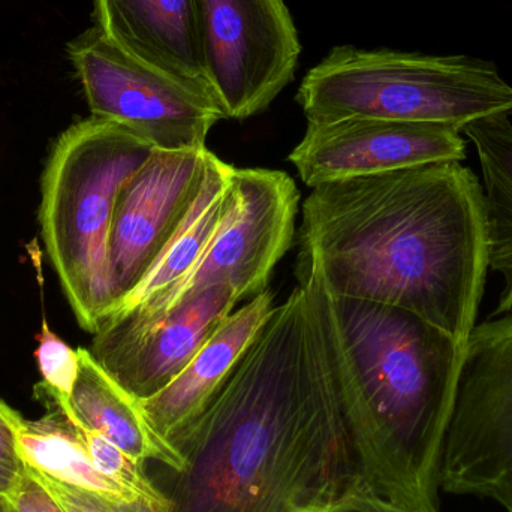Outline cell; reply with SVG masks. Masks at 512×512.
Listing matches in <instances>:
<instances>
[{
  "instance_id": "obj_1",
  "label": "cell",
  "mask_w": 512,
  "mask_h": 512,
  "mask_svg": "<svg viewBox=\"0 0 512 512\" xmlns=\"http://www.w3.org/2000/svg\"><path fill=\"white\" fill-rule=\"evenodd\" d=\"M165 512H328L363 486L336 381L300 285L203 412Z\"/></svg>"
},
{
  "instance_id": "obj_2",
  "label": "cell",
  "mask_w": 512,
  "mask_h": 512,
  "mask_svg": "<svg viewBox=\"0 0 512 512\" xmlns=\"http://www.w3.org/2000/svg\"><path fill=\"white\" fill-rule=\"evenodd\" d=\"M490 249L483 185L462 162H439L312 188L297 268L331 295L409 310L466 346Z\"/></svg>"
},
{
  "instance_id": "obj_3",
  "label": "cell",
  "mask_w": 512,
  "mask_h": 512,
  "mask_svg": "<svg viewBox=\"0 0 512 512\" xmlns=\"http://www.w3.org/2000/svg\"><path fill=\"white\" fill-rule=\"evenodd\" d=\"M297 276L363 486L405 510L439 512V460L465 346L409 310L331 295L307 268Z\"/></svg>"
},
{
  "instance_id": "obj_4",
  "label": "cell",
  "mask_w": 512,
  "mask_h": 512,
  "mask_svg": "<svg viewBox=\"0 0 512 512\" xmlns=\"http://www.w3.org/2000/svg\"><path fill=\"white\" fill-rule=\"evenodd\" d=\"M155 150L131 129L90 116L60 135L45 165L42 240L87 333L95 334L113 309L108 243L117 195Z\"/></svg>"
},
{
  "instance_id": "obj_5",
  "label": "cell",
  "mask_w": 512,
  "mask_h": 512,
  "mask_svg": "<svg viewBox=\"0 0 512 512\" xmlns=\"http://www.w3.org/2000/svg\"><path fill=\"white\" fill-rule=\"evenodd\" d=\"M307 123L345 119L435 123L462 129L512 117V86L477 57L361 50L343 45L313 66L297 96Z\"/></svg>"
},
{
  "instance_id": "obj_6",
  "label": "cell",
  "mask_w": 512,
  "mask_h": 512,
  "mask_svg": "<svg viewBox=\"0 0 512 512\" xmlns=\"http://www.w3.org/2000/svg\"><path fill=\"white\" fill-rule=\"evenodd\" d=\"M438 483L450 495L490 499L512 512V313L469 334Z\"/></svg>"
},
{
  "instance_id": "obj_7",
  "label": "cell",
  "mask_w": 512,
  "mask_h": 512,
  "mask_svg": "<svg viewBox=\"0 0 512 512\" xmlns=\"http://www.w3.org/2000/svg\"><path fill=\"white\" fill-rule=\"evenodd\" d=\"M236 180V212L192 270L158 297L126 312L111 313L98 330H138L224 283L236 289L240 300L267 291L274 267L294 240L300 191L283 171L236 168Z\"/></svg>"
},
{
  "instance_id": "obj_8",
  "label": "cell",
  "mask_w": 512,
  "mask_h": 512,
  "mask_svg": "<svg viewBox=\"0 0 512 512\" xmlns=\"http://www.w3.org/2000/svg\"><path fill=\"white\" fill-rule=\"evenodd\" d=\"M68 56L92 116L131 129L156 150H206L213 126L227 119L212 93L129 56L96 26L69 42Z\"/></svg>"
},
{
  "instance_id": "obj_9",
  "label": "cell",
  "mask_w": 512,
  "mask_h": 512,
  "mask_svg": "<svg viewBox=\"0 0 512 512\" xmlns=\"http://www.w3.org/2000/svg\"><path fill=\"white\" fill-rule=\"evenodd\" d=\"M200 12L207 80L227 119L267 110L301 51L285 0H200Z\"/></svg>"
},
{
  "instance_id": "obj_10",
  "label": "cell",
  "mask_w": 512,
  "mask_h": 512,
  "mask_svg": "<svg viewBox=\"0 0 512 512\" xmlns=\"http://www.w3.org/2000/svg\"><path fill=\"white\" fill-rule=\"evenodd\" d=\"M210 155L209 149L155 150L123 183L108 243L111 312L143 282L194 209L206 182Z\"/></svg>"
},
{
  "instance_id": "obj_11",
  "label": "cell",
  "mask_w": 512,
  "mask_h": 512,
  "mask_svg": "<svg viewBox=\"0 0 512 512\" xmlns=\"http://www.w3.org/2000/svg\"><path fill=\"white\" fill-rule=\"evenodd\" d=\"M466 143L459 129L435 123L345 119L307 123L289 162L309 188L439 162H462Z\"/></svg>"
},
{
  "instance_id": "obj_12",
  "label": "cell",
  "mask_w": 512,
  "mask_h": 512,
  "mask_svg": "<svg viewBox=\"0 0 512 512\" xmlns=\"http://www.w3.org/2000/svg\"><path fill=\"white\" fill-rule=\"evenodd\" d=\"M239 301L233 286H213L138 330L99 328L90 354L120 387L143 402L182 373Z\"/></svg>"
},
{
  "instance_id": "obj_13",
  "label": "cell",
  "mask_w": 512,
  "mask_h": 512,
  "mask_svg": "<svg viewBox=\"0 0 512 512\" xmlns=\"http://www.w3.org/2000/svg\"><path fill=\"white\" fill-rule=\"evenodd\" d=\"M93 6L96 27L120 50L216 98L204 63L200 0H93Z\"/></svg>"
},
{
  "instance_id": "obj_14",
  "label": "cell",
  "mask_w": 512,
  "mask_h": 512,
  "mask_svg": "<svg viewBox=\"0 0 512 512\" xmlns=\"http://www.w3.org/2000/svg\"><path fill=\"white\" fill-rule=\"evenodd\" d=\"M274 294L264 291L231 313L170 385L140 403L149 426L170 442L192 423L230 378L262 325L270 318Z\"/></svg>"
},
{
  "instance_id": "obj_15",
  "label": "cell",
  "mask_w": 512,
  "mask_h": 512,
  "mask_svg": "<svg viewBox=\"0 0 512 512\" xmlns=\"http://www.w3.org/2000/svg\"><path fill=\"white\" fill-rule=\"evenodd\" d=\"M80 370L72 388L66 417L122 448L138 462H158L176 474L183 468L180 451L158 435L144 418L140 403L120 387L93 358L89 349L78 348Z\"/></svg>"
},
{
  "instance_id": "obj_16",
  "label": "cell",
  "mask_w": 512,
  "mask_h": 512,
  "mask_svg": "<svg viewBox=\"0 0 512 512\" xmlns=\"http://www.w3.org/2000/svg\"><path fill=\"white\" fill-rule=\"evenodd\" d=\"M36 399L45 406L47 414L36 421L23 418L17 435L18 451L27 468L66 486L132 507L123 492L96 471L78 427L65 412L47 397Z\"/></svg>"
},
{
  "instance_id": "obj_17",
  "label": "cell",
  "mask_w": 512,
  "mask_h": 512,
  "mask_svg": "<svg viewBox=\"0 0 512 512\" xmlns=\"http://www.w3.org/2000/svg\"><path fill=\"white\" fill-rule=\"evenodd\" d=\"M477 150L492 248L512 239V122L507 114L475 120L462 129ZM492 251V249H490Z\"/></svg>"
},
{
  "instance_id": "obj_18",
  "label": "cell",
  "mask_w": 512,
  "mask_h": 512,
  "mask_svg": "<svg viewBox=\"0 0 512 512\" xmlns=\"http://www.w3.org/2000/svg\"><path fill=\"white\" fill-rule=\"evenodd\" d=\"M77 427L96 471L123 492L132 507L140 512L167 511V495L150 480L146 463L138 462L99 433Z\"/></svg>"
},
{
  "instance_id": "obj_19",
  "label": "cell",
  "mask_w": 512,
  "mask_h": 512,
  "mask_svg": "<svg viewBox=\"0 0 512 512\" xmlns=\"http://www.w3.org/2000/svg\"><path fill=\"white\" fill-rule=\"evenodd\" d=\"M36 339L35 358L42 382L35 387V397H47L60 409H65L80 370L78 349L74 351L56 336L45 319Z\"/></svg>"
},
{
  "instance_id": "obj_20",
  "label": "cell",
  "mask_w": 512,
  "mask_h": 512,
  "mask_svg": "<svg viewBox=\"0 0 512 512\" xmlns=\"http://www.w3.org/2000/svg\"><path fill=\"white\" fill-rule=\"evenodd\" d=\"M21 421L23 417L0 400V501L9 507L27 474L17 444Z\"/></svg>"
},
{
  "instance_id": "obj_21",
  "label": "cell",
  "mask_w": 512,
  "mask_h": 512,
  "mask_svg": "<svg viewBox=\"0 0 512 512\" xmlns=\"http://www.w3.org/2000/svg\"><path fill=\"white\" fill-rule=\"evenodd\" d=\"M29 471L47 489V492L53 496L54 501L65 512H140L135 510V508L128 507V505L108 501V499L101 498V496L95 495V493L84 492V490L66 486V484L51 480V478L45 477V475L32 471V469H29Z\"/></svg>"
},
{
  "instance_id": "obj_22",
  "label": "cell",
  "mask_w": 512,
  "mask_h": 512,
  "mask_svg": "<svg viewBox=\"0 0 512 512\" xmlns=\"http://www.w3.org/2000/svg\"><path fill=\"white\" fill-rule=\"evenodd\" d=\"M27 469V468H26ZM11 512H65L54 501L53 496L44 486L30 474L27 469L26 477L21 483L20 490L11 504Z\"/></svg>"
},
{
  "instance_id": "obj_23",
  "label": "cell",
  "mask_w": 512,
  "mask_h": 512,
  "mask_svg": "<svg viewBox=\"0 0 512 512\" xmlns=\"http://www.w3.org/2000/svg\"><path fill=\"white\" fill-rule=\"evenodd\" d=\"M490 270L504 280L498 303L490 316L512 313V239L504 245L495 246L490 251Z\"/></svg>"
},
{
  "instance_id": "obj_24",
  "label": "cell",
  "mask_w": 512,
  "mask_h": 512,
  "mask_svg": "<svg viewBox=\"0 0 512 512\" xmlns=\"http://www.w3.org/2000/svg\"><path fill=\"white\" fill-rule=\"evenodd\" d=\"M328 512H414L385 501L364 486L355 487L336 502Z\"/></svg>"
},
{
  "instance_id": "obj_25",
  "label": "cell",
  "mask_w": 512,
  "mask_h": 512,
  "mask_svg": "<svg viewBox=\"0 0 512 512\" xmlns=\"http://www.w3.org/2000/svg\"><path fill=\"white\" fill-rule=\"evenodd\" d=\"M0 512H11V507L6 502L0 501Z\"/></svg>"
}]
</instances>
